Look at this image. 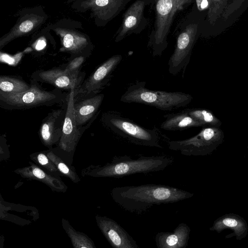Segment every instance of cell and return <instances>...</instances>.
<instances>
[{"instance_id": "cell-27", "label": "cell", "mask_w": 248, "mask_h": 248, "mask_svg": "<svg viewBox=\"0 0 248 248\" xmlns=\"http://www.w3.org/2000/svg\"><path fill=\"white\" fill-rule=\"evenodd\" d=\"M223 223L225 225L231 227H235L237 225V222L236 220L230 218L224 219Z\"/></svg>"}, {"instance_id": "cell-1", "label": "cell", "mask_w": 248, "mask_h": 248, "mask_svg": "<svg viewBox=\"0 0 248 248\" xmlns=\"http://www.w3.org/2000/svg\"><path fill=\"white\" fill-rule=\"evenodd\" d=\"M112 193L118 203L133 209L144 208L154 204L175 202L193 196L177 187L155 184L117 187Z\"/></svg>"}, {"instance_id": "cell-25", "label": "cell", "mask_w": 248, "mask_h": 248, "mask_svg": "<svg viewBox=\"0 0 248 248\" xmlns=\"http://www.w3.org/2000/svg\"><path fill=\"white\" fill-rule=\"evenodd\" d=\"M86 58L80 56L73 59L69 62L65 68L66 71L72 73L79 72V68L85 60Z\"/></svg>"}, {"instance_id": "cell-15", "label": "cell", "mask_w": 248, "mask_h": 248, "mask_svg": "<svg viewBox=\"0 0 248 248\" xmlns=\"http://www.w3.org/2000/svg\"><path fill=\"white\" fill-rule=\"evenodd\" d=\"M75 89H72L68 95L67 107L63 121L62 135L59 141L60 148L67 153L74 151L81 136V131L77 126L75 116Z\"/></svg>"}, {"instance_id": "cell-10", "label": "cell", "mask_w": 248, "mask_h": 248, "mask_svg": "<svg viewBox=\"0 0 248 248\" xmlns=\"http://www.w3.org/2000/svg\"><path fill=\"white\" fill-rule=\"evenodd\" d=\"M46 20L47 16L41 8L22 11L14 27L0 38V48L17 38L30 35L38 30Z\"/></svg>"}, {"instance_id": "cell-21", "label": "cell", "mask_w": 248, "mask_h": 248, "mask_svg": "<svg viewBox=\"0 0 248 248\" xmlns=\"http://www.w3.org/2000/svg\"><path fill=\"white\" fill-rule=\"evenodd\" d=\"M62 224L71 240L73 248H95L93 241L88 236L76 231L67 220L62 219Z\"/></svg>"}, {"instance_id": "cell-5", "label": "cell", "mask_w": 248, "mask_h": 248, "mask_svg": "<svg viewBox=\"0 0 248 248\" xmlns=\"http://www.w3.org/2000/svg\"><path fill=\"white\" fill-rule=\"evenodd\" d=\"M28 91L16 93L0 92V106L8 109H26L41 106H51L62 103L67 96L61 90L51 91L43 90L32 79Z\"/></svg>"}, {"instance_id": "cell-19", "label": "cell", "mask_w": 248, "mask_h": 248, "mask_svg": "<svg viewBox=\"0 0 248 248\" xmlns=\"http://www.w3.org/2000/svg\"><path fill=\"white\" fill-rule=\"evenodd\" d=\"M166 119L160 124V128L167 131L183 130L191 127L204 125L191 117L186 109L180 112L164 116Z\"/></svg>"}, {"instance_id": "cell-17", "label": "cell", "mask_w": 248, "mask_h": 248, "mask_svg": "<svg viewBox=\"0 0 248 248\" xmlns=\"http://www.w3.org/2000/svg\"><path fill=\"white\" fill-rule=\"evenodd\" d=\"M30 165L16 170L15 173L22 177L39 181L48 186L54 191L65 192L67 186L58 178L47 174L35 164L30 162Z\"/></svg>"}, {"instance_id": "cell-9", "label": "cell", "mask_w": 248, "mask_h": 248, "mask_svg": "<svg viewBox=\"0 0 248 248\" xmlns=\"http://www.w3.org/2000/svg\"><path fill=\"white\" fill-rule=\"evenodd\" d=\"M198 28V24L189 23L180 32L174 50L168 62L170 74L176 75L182 71L184 73L197 39Z\"/></svg>"}, {"instance_id": "cell-20", "label": "cell", "mask_w": 248, "mask_h": 248, "mask_svg": "<svg viewBox=\"0 0 248 248\" xmlns=\"http://www.w3.org/2000/svg\"><path fill=\"white\" fill-rule=\"evenodd\" d=\"M21 78L13 76H0V92L6 93H16L25 92L31 88Z\"/></svg>"}, {"instance_id": "cell-28", "label": "cell", "mask_w": 248, "mask_h": 248, "mask_svg": "<svg viewBox=\"0 0 248 248\" xmlns=\"http://www.w3.org/2000/svg\"><path fill=\"white\" fill-rule=\"evenodd\" d=\"M197 5L200 10H202L206 8L209 1L207 0H196Z\"/></svg>"}, {"instance_id": "cell-12", "label": "cell", "mask_w": 248, "mask_h": 248, "mask_svg": "<svg viewBox=\"0 0 248 248\" xmlns=\"http://www.w3.org/2000/svg\"><path fill=\"white\" fill-rule=\"evenodd\" d=\"M131 0H86L79 1V10H90L95 24L104 26L117 16Z\"/></svg>"}, {"instance_id": "cell-11", "label": "cell", "mask_w": 248, "mask_h": 248, "mask_svg": "<svg viewBox=\"0 0 248 248\" xmlns=\"http://www.w3.org/2000/svg\"><path fill=\"white\" fill-rule=\"evenodd\" d=\"M149 2L146 0H137L127 9L115 34V42L118 43L132 34H138L145 29L148 21L144 15V10Z\"/></svg>"}, {"instance_id": "cell-23", "label": "cell", "mask_w": 248, "mask_h": 248, "mask_svg": "<svg viewBox=\"0 0 248 248\" xmlns=\"http://www.w3.org/2000/svg\"><path fill=\"white\" fill-rule=\"evenodd\" d=\"M47 157L52 161L58 170L74 183H78L80 179L76 172L70 168L59 156L53 152L46 154Z\"/></svg>"}, {"instance_id": "cell-22", "label": "cell", "mask_w": 248, "mask_h": 248, "mask_svg": "<svg viewBox=\"0 0 248 248\" xmlns=\"http://www.w3.org/2000/svg\"><path fill=\"white\" fill-rule=\"evenodd\" d=\"M188 114L204 126L219 127L221 122L210 110L202 108L186 109Z\"/></svg>"}, {"instance_id": "cell-26", "label": "cell", "mask_w": 248, "mask_h": 248, "mask_svg": "<svg viewBox=\"0 0 248 248\" xmlns=\"http://www.w3.org/2000/svg\"><path fill=\"white\" fill-rule=\"evenodd\" d=\"M178 242V237L176 235L173 234L169 236L166 239L167 244L170 246H174Z\"/></svg>"}, {"instance_id": "cell-3", "label": "cell", "mask_w": 248, "mask_h": 248, "mask_svg": "<svg viewBox=\"0 0 248 248\" xmlns=\"http://www.w3.org/2000/svg\"><path fill=\"white\" fill-rule=\"evenodd\" d=\"M146 82L137 81L130 85L121 96L120 101L154 107L163 111H172L187 106L192 96L180 92L154 91L145 87Z\"/></svg>"}, {"instance_id": "cell-7", "label": "cell", "mask_w": 248, "mask_h": 248, "mask_svg": "<svg viewBox=\"0 0 248 248\" xmlns=\"http://www.w3.org/2000/svg\"><path fill=\"white\" fill-rule=\"evenodd\" d=\"M219 127L204 126L197 135L183 140H172L169 148L186 156H204L212 154L224 140Z\"/></svg>"}, {"instance_id": "cell-24", "label": "cell", "mask_w": 248, "mask_h": 248, "mask_svg": "<svg viewBox=\"0 0 248 248\" xmlns=\"http://www.w3.org/2000/svg\"><path fill=\"white\" fill-rule=\"evenodd\" d=\"M31 158L43 166L46 170L52 173L58 172L57 167L47 156L43 153L32 154Z\"/></svg>"}, {"instance_id": "cell-6", "label": "cell", "mask_w": 248, "mask_h": 248, "mask_svg": "<svg viewBox=\"0 0 248 248\" xmlns=\"http://www.w3.org/2000/svg\"><path fill=\"white\" fill-rule=\"evenodd\" d=\"M106 125L116 135L137 145L162 148L156 129H148L116 112L105 114Z\"/></svg>"}, {"instance_id": "cell-8", "label": "cell", "mask_w": 248, "mask_h": 248, "mask_svg": "<svg viewBox=\"0 0 248 248\" xmlns=\"http://www.w3.org/2000/svg\"><path fill=\"white\" fill-rule=\"evenodd\" d=\"M123 59L121 54H116L107 60L75 91V101L98 94L110 81L113 73Z\"/></svg>"}, {"instance_id": "cell-13", "label": "cell", "mask_w": 248, "mask_h": 248, "mask_svg": "<svg viewBox=\"0 0 248 248\" xmlns=\"http://www.w3.org/2000/svg\"><path fill=\"white\" fill-rule=\"evenodd\" d=\"M32 79L50 84L58 89H78L83 79L80 72L72 73L65 69L53 68L46 70H37L31 76Z\"/></svg>"}, {"instance_id": "cell-2", "label": "cell", "mask_w": 248, "mask_h": 248, "mask_svg": "<svg viewBox=\"0 0 248 248\" xmlns=\"http://www.w3.org/2000/svg\"><path fill=\"white\" fill-rule=\"evenodd\" d=\"M173 161L172 156L166 155L141 156L137 159L127 155L115 156L110 163L93 169L88 174L93 177H121L162 170Z\"/></svg>"}, {"instance_id": "cell-18", "label": "cell", "mask_w": 248, "mask_h": 248, "mask_svg": "<svg viewBox=\"0 0 248 248\" xmlns=\"http://www.w3.org/2000/svg\"><path fill=\"white\" fill-rule=\"evenodd\" d=\"M104 97V94L99 93L75 103V116L78 127L86 124L96 114Z\"/></svg>"}, {"instance_id": "cell-16", "label": "cell", "mask_w": 248, "mask_h": 248, "mask_svg": "<svg viewBox=\"0 0 248 248\" xmlns=\"http://www.w3.org/2000/svg\"><path fill=\"white\" fill-rule=\"evenodd\" d=\"M65 112L63 109L53 110L43 120L39 134L45 146L51 147L60 141Z\"/></svg>"}, {"instance_id": "cell-14", "label": "cell", "mask_w": 248, "mask_h": 248, "mask_svg": "<svg viewBox=\"0 0 248 248\" xmlns=\"http://www.w3.org/2000/svg\"><path fill=\"white\" fill-rule=\"evenodd\" d=\"M54 31L60 38V51L69 53L73 59L80 56L86 58L93 49L89 36L78 31L62 27H55Z\"/></svg>"}, {"instance_id": "cell-4", "label": "cell", "mask_w": 248, "mask_h": 248, "mask_svg": "<svg viewBox=\"0 0 248 248\" xmlns=\"http://www.w3.org/2000/svg\"><path fill=\"white\" fill-rule=\"evenodd\" d=\"M192 2L191 0L156 1L154 28L149 35L147 45L153 56H160L167 48L168 35L175 15Z\"/></svg>"}]
</instances>
